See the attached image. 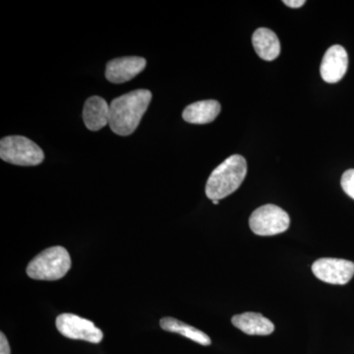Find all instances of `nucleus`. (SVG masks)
<instances>
[{
    "mask_svg": "<svg viewBox=\"0 0 354 354\" xmlns=\"http://www.w3.org/2000/svg\"><path fill=\"white\" fill-rule=\"evenodd\" d=\"M290 218L288 214L276 205L268 204L256 209L249 218V225L254 234L260 236H272L288 230Z\"/></svg>",
    "mask_w": 354,
    "mask_h": 354,
    "instance_id": "nucleus-5",
    "label": "nucleus"
},
{
    "mask_svg": "<svg viewBox=\"0 0 354 354\" xmlns=\"http://www.w3.org/2000/svg\"><path fill=\"white\" fill-rule=\"evenodd\" d=\"M57 328L60 334L71 339L100 344L104 337L102 330L95 327L94 323L74 314L65 313L58 316Z\"/></svg>",
    "mask_w": 354,
    "mask_h": 354,
    "instance_id": "nucleus-6",
    "label": "nucleus"
},
{
    "mask_svg": "<svg viewBox=\"0 0 354 354\" xmlns=\"http://www.w3.org/2000/svg\"><path fill=\"white\" fill-rule=\"evenodd\" d=\"M160 327L167 332L176 333L187 337L191 341L202 344V346H209L211 344V339L208 335L205 334L202 330L196 329L192 326L181 322L177 319L171 318V317H165L162 318L160 322Z\"/></svg>",
    "mask_w": 354,
    "mask_h": 354,
    "instance_id": "nucleus-14",
    "label": "nucleus"
},
{
    "mask_svg": "<svg viewBox=\"0 0 354 354\" xmlns=\"http://www.w3.org/2000/svg\"><path fill=\"white\" fill-rule=\"evenodd\" d=\"M348 55L339 44L330 46L324 55L320 73L325 82L334 84L341 81L348 71Z\"/></svg>",
    "mask_w": 354,
    "mask_h": 354,
    "instance_id": "nucleus-9",
    "label": "nucleus"
},
{
    "mask_svg": "<svg viewBox=\"0 0 354 354\" xmlns=\"http://www.w3.org/2000/svg\"><path fill=\"white\" fill-rule=\"evenodd\" d=\"M283 2L290 8H299V7L304 6L306 3L305 0H285Z\"/></svg>",
    "mask_w": 354,
    "mask_h": 354,
    "instance_id": "nucleus-17",
    "label": "nucleus"
},
{
    "mask_svg": "<svg viewBox=\"0 0 354 354\" xmlns=\"http://www.w3.org/2000/svg\"><path fill=\"white\" fill-rule=\"evenodd\" d=\"M247 174L245 158L241 155L230 156L216 167L206 184V195L212 201H220L239 189Z\"/></svg>",
    "mask_w": 354,
    "mask_h": 354,
    "instance_id": "nucleus-2",
    "label": "nucleus"
},
{
    "mask_svg": "<svg viewBox=\"0 0 354 354\" xmlns=\"http://www.w3.org/2000/svg\"><path fill=\"white\" fill-rule=\"evenodd\" d=\"M152 101L149 90H135L114 99L109 104V127L120 136H129L137 127Z\"/></svg>",
    "mask_w": 354,
    "mask_h": 354,
    "instance_id": "nucleus-1",
    "label": "nucleus"
},
{
    "mask_svg": "<svg viewBox=\"0 0 354 354\" xmlns=\"http://www.w3.org/2000/svg\"><path fill=\"white\" fill-rule=\"evenodd\" d=\"M145 58L125 57L115 58L106 64V78L113 84L127 83L146 68Z\"/></svg>",
    "mask_w": 354,
    "mask_h": 354,
    "instance_id": "nucleus-8",
    "label": "nucleus"
},
{
    "mask_svg": "<svg viewBox=\"0 0 354 354\" xmlns=\"http://www.w3.org/2000/svg\"><path fill=\"white\" fill-rule=\"evenodd\" d=\"M218 203H220V202H218V200H214V201H213L214 205H218Z\"/></svg>",
    "mask_w": 354,
    "mask_h": 354,
    "instance_id": "nucleus-18",
    "label": "nucleus"
},
{
    "mask_svg": "<svg viewBox=\"0 0 354 354\" xmlns=\"http://www.w3.org/2000/svg\"><path fill=\"white\" fill-rule=\"evenodd\" d=\"M341 184L342 190L354 200V169H348L342 174Z\"/></svg>",
    "mask_w": 354,
    "mask_h": 354,
    "instance_id": "nucleus-15",
    "label": "nucleus"
},
{
    "mask_svg": "<svg viewBox=\"0 0 354 354\" xmlns=\"http://www.w3.org/2000/svg\"><path fill=\"white\" fill-rule=\"evenodd\" d=\"M0 158L9 164L34 167L44 160L43 150L23 136L4 137L0 141Z\"/></svg>",
    "mask_w": 354,
    "mask_h": 354,
    "instance_id": "nucleus-4",
    "label": "nucleus"
},
{
    "mask_svg": "<svg viewBox=\"0 0 354 354\" xmlns=\"http://www.w3.org/2000/svg\"><path fill=\"white\" fill-rule=\"evenodd\" d=\"M0 354H11L10 346L3 333L0 334Z\"/></svg>",
    "mask_w": 354,
    "mask_h": 354,
    "instance_id": "nucleus-16",
    "label": "nucleus"
},
{
    "mask_svg": "<svg viewBox=\"0 0 354 354\" xmlns=\"http://www.w3.org/2000/svg\"><path fill=\"white\" fill-rule=\"evenodd\" d=\"M234 326L250 335H269L274 330V325L260 313L246 312L232 317Z\"/></svg>",
    "mask_w": 354,
    "mask_h": 354,
    "instance_id": "nucleus-11",
    "label": "nucleus"
},
{
    "mask_svg": "<svg viewBox=\"0 0 354 354\" xmlns=\"http://www.w3.org/2000/svg\"><path fill=\"white\" fill-rule=\"evenodd\" d=\"M317 279L330 285H346L354 276V263L337 258H322L312 265Z\"/></svg>",
    "mask_w": 354,
    "mask_h": 354,
    "instance_id": "nucleus-7",
    "label": "nucleus"
},
{
    "mask_svg": "<svg viewBox=\"0 0 354 354\" xmlns=\"http://www.w3.org/2000/svg\"><path fill=\"white\" fill-rule=\"evenodd\" d=\"M109 106L106 100L94 95L88 97L83 111V120L86 127L91 131H99L109 124Z\"/></svg>",
    "mask_w": 354,
    "mask_h": 354,
    "instance_id": "nucleus-10",
    "label": "nucleus"
},
{
    "mask_svg": "<svg viewBox=\"0 0 354 354\" xmlns=\"http://www.w3.org/2000/svg\"><path fill=\"white\" fill-rule=\"evenodd\" d=\"M252 44L256 53L267 62L276 59L281 53L278 36L268 28H259L254 32Z\"/></svg>",
    "mask_w": 354,
    "mask_h": 354,
    "instance_id": "nucleus-13",
    "label": "nucleus"
},
{
    "mask_svg": "<svg viewBox=\"0 0 354 354\" xmlns=\"http://www.w3.org/2000/svg\"><path fill=\"white\" fill-rule=\"evenodd\" d=\"M221 113L220 102L207 100L186 106L183 113V120L192 124H207L213 122Z\"/></svg>",
    "mask_w": 354,
    "mask_h": 354,
    "instance_id": "nucleus-12",
    "label": "nucleus"
},
{
    "mask_svg": "<svg viewBox=\"0 0 354 354\" xmlns=\"http://www.w3.org/2000/svg\"><path fill=\"white\" fill-rule=\"evenodd\" d=\"M71 268L68 251L62 246L50 247L37 255L27 267V274L37 281H57Z\"/></svg>",
    "mask_w": 354,
    "mask_h": 354,
    "instance_id": "nucleus-3",
    "label": "nucleus"
}]
</instances>
